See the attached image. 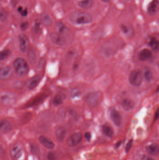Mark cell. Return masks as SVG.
<instances>
[{
    "instance_id": "obj_36",
    "label": "cell",
    "mask_w": 159,
    "mask_h": 160,
    "mask_svg": "<svg viewBox=\"0 0 159 160\" xmlns=\"http://www.w3.org/2000/svg\"><path fill=\"white\" fill-rule=\"evenodd\" d=\"M31 149L32 152L33 153H35V155H38V148L36 146V145H31Z\"/></svg>"
},
{
    "instance_id": "obj_15",
    "label": "cell",
    "mask_w": 159,
    "mask_h": 160,
    "mask_svg": "<svg viewBox=\"0 0 159 160\" xmlns=\"http://www.w3.org/2000/svg\"><path fill=\"white\" fill-rule=\"evenodd\" d=\"M159 7V1L152 0V1L148 5L147 11L150 15H154L157 13Z\"/></svg>"
},
{
    "instance_id": "obj_22",
    "label": "cell",
    "mask_w": 159,
    "mask_h": 160,
    "mask_svg": "<svg viewBox=\"0 0 159 160\" xmlns=\"http://www.w3.org/2000/svg\"><path fill=\"white\" fill-rule=\"evenodd\" d=\"M103 133L107 137H112L113 135V128L108 124H104L102 127Z\"/></svg>"
},
{
    "instance_id": "obj_3",
    "label": "cell",
    "mask_w": 159,
    "mask_h": 160,
    "mask_svg": "<svg viewBox=\"0 0 159 160\" xmlns=\"http://www.w3.org/2000/svg\"><path fill=\"white\" fill-rule=\"evenodd\" d=\"M142 74L138 70H134L131 73L129 81L132 85L134 87H139L141 85L143 81Z\"/></svg>"
},
{
    "instance_id": "obj_34",
    "label": "cell",
    "mask_w": 159,
    "mask_h": 160,
    "mask_svg": "<svg viewBox=\"0 0 159 160\" xmlns=\"http://www.w3.org/2000/svg\"><path fill=\"white\" fill-rule=\"evenodd\" d=\"M18 11H19V12H20L22 16H26L27 15L28 11L26 9H23L22 7H20L18 9Z\"/></svg>"
},
{
    "instance_id": "obj_14",
    "label": "cell",
    "mask_w": 159,
    "mask_h": 160,
    "mask_svg": "<svg viewBox=\"0 0 159 160\" xmlns=\"http://www.w3.org/2000/svg\"><path fill=\"white\" fill-rule=\"evenodd\" d=\"M152 56V53L150 50L148 49H144L139 52L138 58L140 61H146Z\"/></svg>"
},
{
    "instance_id": "obj_27",
    "label": "cell",
    "mask_w": 159,
    "mask_h": 160,
    "mask_svg": "<svg viewBox=\"0 0 159 160\" xmlns=\"http://www.w3.org/2000/svg\"><path fill=\"white\" fill-rule=\"evenodd\" d=\"M9 17V14L6 10L0 8V21L5 22Z\"/></svg>"
},
{
    "instance_id": "obj_26",
    "label": "cell",
    "mask_w": 159,
    "mask_h": 160,
    "mask_svg": "<svg viewBox=\"0 0 159 160\" xmlns=\"http://www.w3.org/2000/svg\"><path fill=\"white\" fill-rule=\"evenodd\" d=\"M11 52L9 49H5L0 51V60H4L7 59L10 56Z\"/></svg>"
},
{
    "instance_id": "obj_29",
    "label": "cell",
    "mask_w": 159,
    "mask_h": 160,
    "mask_svg": "<svg viewBox=\"0 0 159 160\" xmlns=\"http://www.w3.org/2000/svg\"><path fill=\"white\" fill-rule=\"evenodd\" d=\"M57 28L59 31V33H64L66 31V27L62 22H59L57 23Z\"/></svg>"
},
{
    "instance_id": "obj_43",
    "label": "cell",
    "mask_w": 159,
    "mask_h": 160,
    "mask_svg": "<svg viewBox=\"0 0 159 160\" xmlns=\"http://www.w3.org/2000/svg\"><path fill=\"white\" fill-rule=\"evenodd\" d=\"M4 150L1 148V147H0V157L4 155Z\"/></svg>"
},
{
    "instance_id": "obj_16",
    "label": "cell",
    "mask_w": 159,
    "mask_h": 160,
    "mask_svg": "<svg viewBox=\"0 0 159 160\" xmlns=\"http://www.w3.org/2000/svg\"><path fill=\"white\" fill-rule=\"evenodd\" d=\"M40 81V78L39 76H35L29 80L27 83V87L29 89H33L37 87Z\"/></svg>"
},
{
    "instance_id": "obj_30",
    "label": "cell",
    "mask_w": 159,
    "mask_h": 160,
    "mask_svg": "<svg viewBox=\"0 0 159 160\" xmlns=\"http://www.w3.org/2000/svg\"><path fill=\"white\" fill-rule=\"evenodd\" d=\"M81 94V90L77 88H74L71 92V96L72 98L79 97L80 96Z\"/></svg>"
},
{
    "instance_id": "obj_8",
    "label": "cell",
    "mask_w": 159,
    "mask_h": 160,
    "mask_svg": "<svg viewBox=\"0 0 159 160\" xmlns=\"http://www.w3.org/2000/svg\"><path fill=\"white\" fill-rule=\"evenodd\" d=\"M50 37L51 41L56 45L63 46L65 44V38L61 34L52 33L50 34Z\"/></svg>"
},
{
    "instance_id": "obj_25",
    "label": "cell",
    "mask_w": 159,
    "mask_h": 160,
    "mask_svg": "<svg viewBox=\"0 0 159 160\" xmlns=\"http://www.w3.org/2000/svg\"><path fill=\"white\" fill-rule=\"evenodd\" d=\"M143 76L147 81H150L152 78V73L150 69L146 68L144 69Z\"/></svg>"
},
{
    "instance_id": "obj_4",
    "label": "cell",
    "mask_w": 159,
    "mask_h": 160,
    "mask_svg": "<svg viewBox=\"0 0 159 160\" xmlns=\"http://www.w3.org/2000/svg\"><path fill=\"white\" fill-rule=\"evenodd\" d=\"M82 134L80 132H76L70 136L67 141L69 147H73L77 146L82 140Z\"/></svg>"
},
{
    "instance_id": "obj_44",
    "label": "cell",
    "mask_w": 159,
    "mask_h": 160,
    "mask_svg": "<svg viewBox=\"0 0 159 160\" xmlns=\"http://www.w3.org/2000/svg\"><path fill=\"white\" fill-rule=\"evenodd\" d=\"M102 1H103L104 3H108L110 1V0H101Z\"/></svg>"
},
{
    "instance_id": "obj_33",
    "label": "cell",
    "mask_w": 159,
    "mask_h": 160,
    "mask_svg": "<svg viewBox=\"0 0 159 160\" xmlns=\"http://www.w3.org/2000/svg\"><path fill=\"white\" fill-rule=\"evenodd\" d=\"M47 159L48 160H56V156L55 153L53 152H49L48 153Z\"/></svg>"
},
{
    "instance_id": "obj_1",
    "label": "cell",
    "mask_w": 159,
    "mask_h": 160,
    "mask_svg": "<svg viewBox=\"0 0 159 160\" xmlns=\"http://www.w3.org/2000/svg\"><path fill=\"white\" fill-rule=\"evenodd\" d=\"M70 21L75 25H86L91 23L93 18L91 15L88 13L76 11L72 14L70 17Z\"/></svg>"
},
{
    "instance_id": "obj_40",
    "label": "cell",
    "mask_w": 159,
    "mask_h": 160,
    "mask_svg": "<svg viewBox=\"0 0 159 160\" xmlns=\"http://www.w3.org/2000/svg\"><path fill=\"white\" fill-rule=\"evenodd\" d=\"M85 139L88 140V141H89L91 140V133L90 132H86L85 135Z\"/></svg>"
},
{
    "instance_id": "obj_11",
    "label": "cell",
    "mask_w": 159,
    "mask_h": 160,
    "mask_svg": "<svg viewBox=\"0 0 159 160\" xmlns=\"http://www.w3.org/2000/svg\"><path fill=\"white\" fill-rule=\"evenodd\" d=\"M19 43H20V49L22 52H25L28 50V39L26 36L23 34H21L19 36Z\"/></svg>"
},
{
    "instance_id": "obj_23",
    "label": "cell",
    "mask_w": 159,
    "mask_h": 160,
    "mask_svg": "<svg viewBox=\"0 0 159 160\" xmlns=\"http://www.w3.org/2000/svg\"><path fill=\"white\" fill-rule=\"evenodd\" d=\"M121 29L123 33L125 34L130 35L133 33L132 27L127 23H123L121 25Z\"/></svg>"
},
{
    "instance_id": "obj_18",
    "label": "cell",
    "mask_w": 159,
    "mask_h": 160,
    "mask_svg": "<svg viewBox=\"0 0 159 160\" xmlns=\"http://www.w3.org/2000/svg\"><path fill=\"white\" fill-rule=\"evenodd\" d=\"M134 103L131 99H125L122 102V106L125 111L132 110L134 108Z\"/></svg>"
},
{
    "instance_id": "obj_6",
    "label": "cell",
    "mask_w": 159,
    "mask_h": 160,
    "mask_svg": "<svg viewBox=\"0 0 159 160\" xmlns=\"http://www.w3.org/2000/svg\"><path fill=\"white\" fill-rule=\"evenodd\" d=\"M23 150V147L21 144H14L10 150L11 156L15 160L20 159L22 156Z\"/></svg>"
},
{
    "instance_id": "obj_2",
    "label": "cell",
    "mask_w": 159,
    "mask_h": 160,
    "mask_svg": "<svg viewBox=\"0 0 159 160\" xmlns=\"http://www.w3.org/2000/svg\"><path fill=\"white\" fill-rule=\"evenodd\" d=\"M13 67L16 73L20 76H25L29 72L28 63L23 58H17L14 61Z\"/></svg>"
},
{
    "instance_id": "obj_24",
    "label": "cell",
    "mask_w": 159,
    "mask_h": 160,
    "mask_svg": "<svg viewBox=\"0 0 159 160\" xmlns=\"http://www.w3.org/2000/svg\"><path fill=\"white\" fill-rule=\"evenodd\" d=\"M149 45L154 51H157L159 49V42L156 38H151L149 41Z\"/></svg>"
},
{
    "instance_id": "obj_39",
    "label": "cell",
    "mask_w": 159,
    "mask_h": 160,
    "mask_svg": "<svg viewBox=\"0 0 159 160\" xmlns=\"http://www.w3.org/2000/svg\"><path fill=\"white\" fill-rule=\"evenodd\" d=\"M141 160H155L152 158V157L146 156V155H143L141 157Z\"/></svg>"
},
{
    "instance_id": "obj_32",
    "label": "cell",
    "mask_w": 159,
    "mask_h": 160,
    "mask_svg": "<svg viewBox=\"0 0 159 160\" xmlns=\"http://www.w3.org/2000/svg\"><path fill=\"white\" fill-rule=\"evenodd\" d=\"M34 31L35 33L39 34L41 33V28H40V23L38 22H36L35 25Z\"/></svg>"
},
{
    "instance_id": "obj_20",
    "label": "cell",
    "mask_w": 159,
    "mask_h": 160,
    "mask_svg": "<svg viewBox=\"0 0 159 160\" xmlns=\"http://www.w3.org/2000/svg\"><path fill=\"white\" fill-rule=\"evenodd\" d=\"M66 98V95L64 94L59 93L56 95L53 99V103L55 105L58 106L61 105L64 102Z\"/></svg>"
},
{
    "instance_id": "obj_21",
    "label": "cell",
    "mask_w": 159,
    "mask_h": 160,
    "mask_svg": "<svg viewBox=\"0 0 159 160\" xmlns=\"http://www.w3.org/2000/svg\"><path fill=\"white\" fill-rule=\"evenodd\" d=\"M93 0H80L78 2V5L82 9H88L93 6Z\"/></svg>"
},
{
    "instance_id": "obj_35",
    "label": "cell",
    "mask_w": 159,
    "mask_h": 160,
    "mask_svg": "<svg viewBox=\"0 0 159 160\" xmlns=\"http://www.w3.org/2000/svg\"><path fill=\"white\" fill-rule=\"evenodd\" d=\"M132 144H133V140H131L128 141V143L126 144V148H125V150H126V152L128 153L130 150L131 148H132Z\"/></svg>"
},
{
    "instance_id": "obj_7",
    "label": "cell",
    "mask_w": 159,
    "mask_h": 160,
    "mask_svg": "<svg viewBox=\"0 0 159 160\" xmlns=\"http://www.w3.org/2000/svg\"><path fill=\"white\" fill-rule=\"evenodd\" d=\"M16 98L12 94L4 93L0 95V102L5 105H11L15 101Z\"/></svg>"
},
{
    "instance_id": "obj_41",
    "label": "cell",
    "mask_w": 159,
    "mask_h": 160,
    "mask_svg": "<svg viewBox=\"0 0 159 160\" xmlns=\"http://www.w3.org/2000/svg\"><path fill=\"white\" fill-rule=\"evenodd\" d=\"M17 2V0H11V5L13 6H16Z\"/></svg>"
},
{
    "instance_id": "obj_19",
    "label": "cell",
    "mask_w": 159,
    "mask_h": 160,
    "mask_svg": "<svg viewBox=\"0 0 159 160\" xmlns=\"http://www.w3.org/2000/svg\"><path fill=\"white\" fill-rule=\"evenodd\" d=\"M11 126L10 123L7 120H0V132H8L11 129Z\"/></svg>"
},
{
    "instance_id": "obj_9",
    "label": "cell",
    "mask_w": 159,
    "mask_h": 160,
    "mask_svg": "<svg viewBox=\"0 0 159 160\" xmlns=\"http://www.w3.org/2000/svg\"><path fill=\"white\" fill-rule=\"evenodd\" d=\"M39 141L43 147L47 149H52L55 147L54 142L51 139L44 136H40L39 137Z\"/></svg>"
},
{
    "instance_id": "obj_13",
    "label": "cell",
    "mask_w": 159,
    "mask_h": 160,
    "mask_svg": "<svg viewBox=\"0 0 159 160\" xmlns=\"http://www.w3.org/2000/svg\"><path fill=\"white\" fill-rule=\"evenodd\" d=\"M66 134V131L64 127H60L56 128L55 135L56 139L59 142H61L64 140Z\"/></svg>"
},
{
    "instance_id": "obj_42",
    "label": "cell",
    "mask_w": 159,
    "mask_h": 160,
    "mask_svg": "<svg viewBox=\"0 0 159 160\" xmlns=\"http://www.w3.org/2000/svg\"><path fill=\"white\" fill-rule=\"evenodd\" d=\"M158 117H159V111L157 110L155 113V119L156 120L158 119Z\"/></svg>"
},
{
    "instance_id": "obj_17",
    "label": "cell",
    "mask_w": 159,
    "mask_h": 160,
    "mask_svg": "<svg viewBox=\"0 0 159 160\" xmlns=\"http://www.w3.org/2000/svg\"><path fill=\"white\" fill-rule=\"evenodd\" d=\"M146 151L150 155L156 156L158 155L159 152V146L158 144L152 143L147 146Z\"/></svg>"
},
{
    "instance_id": "obj_5",
    "label": "cell",
    "mask_w": 159,
    "mask_h": 160,
    "mask_svg": "<svg viewBox=\"0 0 159 160\" xmlns=\"http://www.w3.org/2000/svg\"><path fill=\"white\" fill-rule=\"evenodd\" d=\"M86 101L91 106H96L100 102V93L97 92H92L87 95L86 97Z\"/></svg>"
},
{
    "instance_id": "obj_38",
    "label": "cell",
    "mask_w": 159,
    "mask_h": 160,
    "mask_svg": "<svg viewBox=\"0 0 159 160\" xmlns=\"http://www.w3.org/2000/svg\"><path fill=\"white\" fill-rule=\"evenodd\" d=\"M21 30L22 31L25 30L26 29H27L28 27V22H25L22 23L21 25Z\"/></svg>"
},
{
    "instance_id": "obj_31",
    "label": "cell",
    "mask_w": 159,
    "mask_h": 160,
    "mask_svg": "<svg viewBox=\"0 0 159 160\" xmlns=\"http://www.w3.org/2000/svg\"><path fill=\"white\" fill-rule=\"evenodd\" d=\"M43 21L44 25L47 26H49L51 24L52 20L50 17V16L48 15H46L43 18Z\"/></svg>"
},
{
    "instance_id": "obj_28",
    "label": "cell",
    "mask_w": 159,
    "mask_h": 160,
    "mask_svg": "<svg viewBox=\"0 0 159 160\" xmlns=\"http://www.w3.org/2000/svg\"><path fill=\"white\" fill-rule=\"evenodd\" d=\"M28 57H29V60L30 62H31V63H35L36 62V55L34 51L33 50H31L29 52V55H28Z\"/></svg>"
},
{
    "instance_id": "obj_10",
    "label": "cell",
    "mask_w": 159,
    "mask_h": 160,
    "mask_svg": "<svg viewBox=\"0 0 159 160\" xmlns=\"http://www.w3.org/2000/svg\"><path fill=\"white\" fill-rule=\"evenodd\" d=\"M110 117L113 122L116 124V126H121V116L119 112L115 109L111 110L110 112Z\"/></svg>"
},
{
    "instance_id": "obj_12",
    "label": "cell",
    "mask_w": 159,
    "mask_h": 160,
    "mask_svg": "<svg viewBox=\"0 0 159 160\" xmlns=\"http://www.w3.org/2000/svg\"><path fill=\"white\" fill-rule=\"evenodd\" d=\"M12 74V69L10 67L6 66L0 69V79L2 80H8Z\"/></svg>"
},
{
    "instance_id": "obj_37",
    "label": "cell",
    "mask_w": 159,
    "mask_h": 160,
    "mask_svg": "<svg viewBox=\"0 0 159 160\" xmlns=\"http://www.w3.org/2000/svg\"><path fill=\"white\" fill-rule=\"evenodd\" d=\"M68 111L69 114L72 117H75L77 115L76 111L73 108H70L69 109Z\"/></svg>"
}]
</instances>
